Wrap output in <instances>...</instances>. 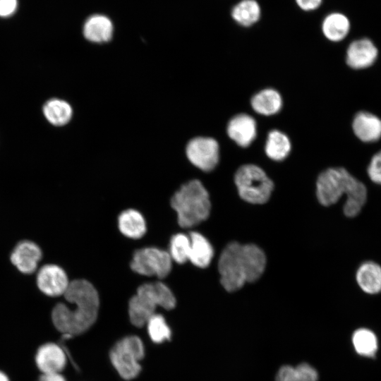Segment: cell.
I'll use <instances>...</instances> for the list:
<instances>
[{"label":"cell","mask_w":381,"mask_h":381,"mask_svg":"<svg viewBox=\"0 0 381 381\" xmlns=\"http://www.w3.org/2000/svg\"><path fill=\"white\" fill-rule=\"evenodd\" d=\"M378 50L374 42L366 37L355 40L347 47L346 63L353 69H364L377 60Z\"/></svg>","instance_id":"12"},{"label":"cell","mask_w":381,"mask_h":381,"mask_svg":"<svg viewBox=\"0 0 381 381\" xmlns=\"http://www.w3.org/2000/svg\"><path fill=\"white\" fill-rule=\"evenodd\" d=\"M367 171L372 181L381 184V150L372 157Z\"/></svg>","instance_id":"29"},{"label":"cell","mask_w":381,"mask_h":381,"mask_svg":"<svg viewBox=\"0 0 381 381\" xmlns=\"http://www.w3.org/2000/svg\"><path fill=\"white\" fill-rule=\"evenodd\" d=\"M291 148V140L285 133L273 129L267 133L264 150L269 159L282 162L288 157Z\"/></svg>","instance_id":"19"},{"label":"cell","mask_w":381,"mask_h":381,"mask_svg":"<svg viewBox=\"0 0 381 381\" xmlns=\"http://www.w3.org/2000/svg\"><path fill=\"white\" fill-rule=\"evenodd\" d=\"M240 197L252 204H263L270 198L274 183L266 172L254 164L241 166L234 175Z\"/></svg>","instance_id":"6"},{"label":"cell","mask_w":381,"mask_h":381,"mask_svg":"<svg viewBox=\"0 0 381 381\" xmlns=\"http://www.w3.org/2000/svg\"><path fill=\"white\" fill-rule=\"evenodd\" d=\"M69 283L64 270L56 265H45L40 269L37 274L38 288L49 296L64 295Z\"/></svg>","instance_id":"11"},{"label":"cell","mask_w":381,"mask_h":381,"mask_svg":"<svg viewBox=\"0 0 381 381\" xmlns=\"http://www.w3.org/2000/svg\"><path fill=\"white\" fill-rule=\"evenodd\" d=\"M352 343L356 351L365 357H373L378 348L376 335L366 328H361L354 332L352 335Z\"/></svg>","instance_id":"26"},{"label":"cell","mask_w":381,"mask_h":381,"mask_svg":"<svg viewBox=\"0 0 381 381\" xmlns=\"http://www.w3.org/2000/svg\"><path fill=\"white\" fill-rule=\"evenodd\" d=\"M64 296L73 307L56 304L52 313L54 325L66 336L85 332L97 320L99 306L97 290L88 281L76 279L69 283Z\"/></svg>","instance_id":"1"},{"label":"cell","mask_w":381,"mask_h":381,"mask_svg":"<svg viewBox=\"0 0 381 381\" xmlns=\"http://www.w3.org/2000/svg\"><path fill=\"white\" fill-rule=\"evenodd\" d=\"M146 325L149 336L153 342L160 344L170 339L171 329L162 315L154 314Z\"/></svg>","instance_id":"27"},{"label":"cell","mask_w":381,"mask_h":381,"mask_svg":"<svg viewBox=\"0 0 381 381\" xmlns=\"http://www.w3.org/2000/svg\"><path fill=\"white\" fill-rule=\"evenodd\" d=\"M356 280L365 293L377 294L381 291V267L373 262H365L358 268Z\"/></svg>","instance_id":"22"},{"label":"cell","mask_w":381,"mask_h":381,"mask_svg":"<svg viewBox=\"0 0 381 381\" xmlns=\"http://www.w3.org/2000/svg\"><path fill=\"white\" fill-rule=\"evenodd\" d=\"M18 6V0H0V18L12 16L16 13Z\"/></svg>","instance_id":"30"},{"label":"cell","mask_w":381,"mask_h":381,"mask_svg":"<svg viewBox=\"0 0 381 381\" xmlns=\"http://www.w3.org/2000/svg\"><path fill=\"white\" fill-rule=\"evenodd\" d=\"M41 258L42 251L40 247L30 241L20 242L11 255V262L24 274L34 272Z\"/></svg>","instance_id":"15"},{"label":"cell","mask_w":381,"mask_h":381,"mask_svg":"<svg viewBox=\"0 0 381 381\" xmlns=\"http://www.w3.org/2000/svg\"><path fill=\"white\" fill-rule=\"evenodd\" d=\"M145 354L142 340L137 336H128L119 340L112 347L109 357L119 375L125 380H132L141 370L139 361Z\"/></svg>","instance_id":"7"},{"label":"cell","mask_w":381,"mask_h":381,"mask_svg":"<svg viewBox=\"0 0 381 381\" xmlns=\"http://www.w3.org/2000/svg\"><path fill=\"white\" fill-rule=\"evenodd\" d=\"M319 202L329 206L346 195L344 212L347 217L356 216L366 201L365 185L343 167H329L322 171L316 181Z\"/></svg>","instance_id":"3"},{"label":"cell","mask_w":381,"mask_h":381,"mask_svg":"<svg viewBox=\"0 0 381 381\" xmlns=\"http://www.w3.org/2000/svg\"><path fill=\"white\" fill-rule=\"evenodd\" d=\"M318 373L308 363H301L296 367L284 365L278 371L276 381H317Z\"/></svg>","instance_id":"25"},{"label":"cell","mask_w":381,"mask_h":381,"mask_svg":"<svg viewBox=\"0 0 381 381\" xmlns=\"http://www.w3.org/2000/svg\"><path fill=\"white\" fill-rule=\"evenodd\" d=\"M37 381H66L61 373H42Z\"/></svg>","instance_id":"32"},{"label":"cell","mask_w":381,"mask_h":381,"mask_svg":"<svg viewBox=\"0 0 381 381\" xmlns=\"http://www.w3.org/2000/svg\"><path fill=\"white\" fill-rule=\"evenodd\" d=\"M0 381H10L8 376L2 371L0 370Z\"/></svg>","instance_id":"33"},{"label":"cell","mask_w":381,"mask_h":381,"mask_svg":"<svg viewBox=\"0 0 381 381\" xmlns=\"http://www.w3.org/2000/svg\"><path fill=\"white\" fill-rule=\"evenodd\" d=\"M176 306V298L169 288L162 282L147 283L138 287L128 306L131 323L138 327L147 324L155 314L157 306L171 310Z\"/></svg>","instance_id":"5"},{"label":"cell","mask_w":381,"mask_h":381,"mask_svg":"<svg viewBox=\"0 0 381 381\" xmlns=\"http://www.w3.org/2000/svg\"><path fill=\"white\" fill-rule=\"evenodd\" d=\"M131 269L143 275L167 277L171 269L169 253L157 248H145L136 250L131 262Z\"/></svg>","instance_id":"9"},{"label":"cell","mask_w":381,"mask_h":381,"mask_svg":"<svg viewBox=\"0 0 381 381\" xmlns=\"http://www.w3.org/2000/svg\"><path fill=\"white\" fill-rule=\"evenodd\" d=\"M42 112L47 121L56 127L68 124L74 115L72 105L67 100L61 98L48 99L43 105Z\"/></svg>","instance_id":"18"},{"label":"cell","mask_w":381,"mask_h":381,"mask_svg":"<svg viewBox=\"0 0 381 381\" xmlns=\"http://www.w3.org/2000/svg\"><path fill=\"white\" fill-rule=\"evenodd\" d=\"M119 228L123 235L131 238H140L146 231L143 217L135 210H127L121 213Z\"/></svg>","instance_id":"23"},{"label":"cell","mask_w":381,"mask_h":381,"mask_svg":"<svg viewBox=\"0 0 381 381\" xmlns=\"http://www.w3.org/2000/svg\"><path fill=\"white\" fill-rule=\"evenodd\" d=\"M171 205L177 213L179 224L183 228L205 220L211 207L209 193L198 179L183 183L172 196Z\"/></svg>","instance_id":"4"},{"label":"cell","mask_w":381,"mask_h":381,"mask_svg":"<svg viewBox=\"0 0 381 381\" xmlns=\"http://www.w3.org/2000/svg\"><path fill=\"white\" fill-rule=\"evenodd\" d=\"M84 38L95 44L109 43L114 37V28L111 20L105 15L94 14L88 17L82 30Z\"/></svg>","instance_id":"13"},{"label":"cell","mask_w":381,"mask_h":381,"mask_svg":"<svg viewBox=\"0 0 381 381\" xmlns=\"http://www.w3.org/2000/svg\"><path fill=\"white\" fill-rule=\"evenodd\" d=\"M231 15L239 25L250 27L260 20V6L255 0H241L232 8Z\"/></svg>","instance_id":"24"},{"label":"cell","mask_w":381,"mask_h":381,"mask_svg":"<svg viewBox=\"0 0 381 381\" xmlns=\"http://www.w3.org/2000/svg\"><path fill=\"white\" fill-rule=\"evenodd\" d=\"M266 265V257L254 244L232 242L223 250L218 262L220 281L228 291H235L246 283L258 279Z\"/></svg>","instance_id":"2"},{"label":"cell","mask_w":381,"mask_h":381,"mask_svg":"<svg viewBox=\"0 0 381 381\" xmlns=\"http://www.w3.org/2000/svg\"><path fill=\"white\" fill-rule=\"evenodd\" d=\"M257 123L246 113L233 116L226 124V134L229 139L241 147H249L257 136Z\"/></svg>","instance_id":"10"},{"label":"cell","mask_w":381,"mask_h":381,"mask_svg":"<svg viewBox=\"0 0 381 381\" xmlns=\"http://www.w3.org/2000/svg\"><path fill=\"white\" fill-rule=\"evenodd\" d=\"M190 241L189 236L183 234L174 235L170 242V252L171 259L179 264L186 262L189 260Z\"/></svg>","instance_id":"28"},{"label":"cell","mask_w":381,"mask_h":381,"mask_svg":"<svg viewBox=\"0 0 381 381\" xmlns=\"http://www.w3.org/2000/svg\"><path fill=\"white\" fill-rule=\"evenodd\" d=\"M298 6L305 11H312L318 9L322 4V0H295Z\"/></svg>","instance_id":"31"},{"label":"cell","mask_w":381,"mask_h":381,"mask_svg":"<svg viewBox=\"0 0 381 381\" xmlns=\"http://www.w3.org/2000/svg\"><path fill=\"white\" fill-rule=\"evenodd\" d=\"M35 363L42 373H61L66 365V356L58 344L46 343L38 348Z\"/></svg>","instance_id":"14"},{"label":"cell","mask_w":381,"mask_h":381,"mask_svg":"<svg viewBox=\"0 0 381 381\" xmlns=\"http://www.w3.org/2000/svg\"><path fill=\"white\" fill-rule=\"evenodd\" d=\"M189 238L190 249L188 260L197 267H207L214 254L212 245L204 236L198 232H191Z\"/></svg>","instance_id":"21"},{"label":"cell","mask_w":381,"mask_h":381,"mask_svg":"<svg viewBox=\"0 0 381 381\" xmlns=\"http://www.w3.org/2000/svg\"><path fill=\"white\" fill-rule=\"evenodd\" d=\"M186 160L202 171H213L220 160V146L213 137L200 135L190 138L184 148Z\"/></svg>","instance_id":"8"},{"label":"cell","mask_w":381,"mask_h":381,"mask_svg":"<svg viewBox=\"0 0 381 381\" xmlns=\"http://www.w3.org/2000/svg\"><path fill=\"white\" fill-rule=\"evenodd\" d=\"M323 35L330 42H339L349 35L351 23L348 17L339 12L327 15L322 23Z\"/></svg>","instance_id":"20"},{"label":"cell","mask_w":381,"mask_h":381,"mask_svg":"<svg viewBox=\"0 0 381 381\" xmlns=\"http://www.w3.org/2000/svg\"><path fill=\"white\" fill-rule=\"evenodd\" d=\"M252 109L259 115L271 116L278 114L283 107L281 93L274 88H263L255 93L250 98Z\"/></svg>","instance_id":"17"},{"label":"cell","mask_w":381,"mask_h":381,"mask_svg":"<svg viewBox=\"0 0 381 381\" xmlns=\"http://www.w3.org/2000/svg\"><path fill=\"white\" fill-rule=\"evenodd\" d=\"M352 129L360 140L376 142L381 138V119L370 112L361 111L353 117Z\"/></svg>","instance_id":"16"}]
</instances>
